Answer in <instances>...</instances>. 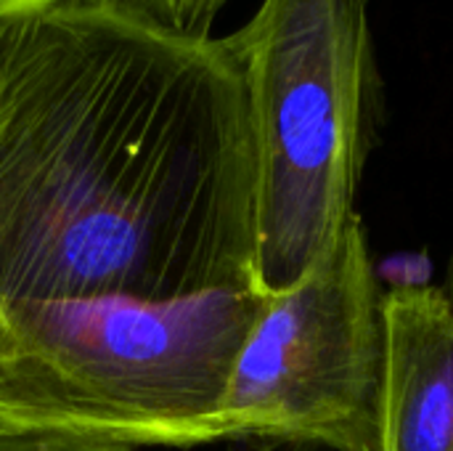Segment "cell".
Masks as SVG:
<instances>
[{"instance_id":"6da1fadb","label":"cell","mask_w":453,"mask_h":451,"mask_svg":"<svg viewBox=\"0 0 453 451\" xmlns=\"http://www.w3.org/2000/svg\"><path fill=\"white\" fill-rule=\"evenodd\" d=\"M255 255L252 114L226 37L130 0L0 24V298L257 290Z\"/></svg>"},{"instance_id":"7a4b0ae2","label":"cell","mask_w":453,"mask_h":451,"mask_svg":"<svg viewBox=\"0 0 453 451\" xmlns=\"http://www.w3.org/2000/svg\"><path fill=\"white\" fill-rule=\"evenodd\" d=\"M268 298H0V423L127 449L223 441L220 407Z\"/></svg>"},{"instance_id":"3957f363","label":"cell","mask_w":453,"mask_h":451,"mask_svg":"<svg viewBox=\"0 0 453 451\" xmlns=\"http://www.w3.org/2000/svg\"><path fill=\"white\" fill-rule=\"evenodd\" d=\"M255 136V271L268 300L300 284L356 215L377 61L364 0H263L226 35Z\"/></svg>"},{"instance_id":"277c9868","label":"cell","mask_w":453,"mask_h":451,"mask_svg":"<svg viewBox=\"0 0 453 451\" xmlns=\"http://www.w3.org/2000/svg\"><path fill=\"white\" fill-rule=\"evenodd\" d=\"M385 327L361 221L255 322L220 407L223 441L380 451Z\"/></svg>"},{"instance_id":"5b68a950","label":"cell","mask_w":453,"mask_h":451,"mask_svg":"<svg viewBox=\"0 0 453 451\" xmlns=\"http://www.w3.org/2000/svg\"><path fill=\"white\" fill-rule=\"evenodd\" d=\"M380 451H453V303L433 287L382 298Z\"/></svg>"},{"instance_id":"8992f818","label":"cell","mask_w":453,"mask_h":451,"mask_svg":"<svg viewBox=\"0 0 453 451\" xmlns=\"http://www.w3.org/2000/svg\"><path fill=\"white\" fill-rule=\"evenodd\" d=\"M157 21L194 37H212V27L228 0H130Z\"/></svg>"},{"instance_id":"52a82bcc","label":"cell","mask_w":453,"mask_h":451,"mask_svg":"<svg viewBox=\"0 0 453 451\" xmlns=\"http://www.w3.org/2000/svg\"><path fill=\"white\" fill-rule=\"evenodd\" d=\"M0 451H138L114 444L85 441L74 436L48 433V431H29V428H11L0 423Z\"/></svg>"},{"instance_id":"ba28073f","label":"cell","mask_w":453,"mask_h":451,"mask_svg":"<svg viewBox=\"0 0 453 451\" xmlns=\"http://www.w3.org/2000/svg\"><path fill=\"white\" fill-rule=\"evenodd\" d=\"M69 3H77V0H0V24L48 13V11L69 5Z\"/></svg>"},{"instance_id":"9c48e42d","label":"cell","mask_w":453,"mask_h":451,"mask_svg":"<svg viewBox=\"0 0 453 451\" xmlns=\"http://www.w3.org/2000/svg\"><path fill=\"white\" fill-rule=\"evenodd\" d=\"M364 3H369V0H364Z\"/></svg>"}]
</instances>
